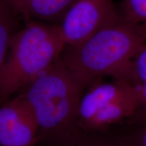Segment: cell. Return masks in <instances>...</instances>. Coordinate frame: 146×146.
<instances>
[{"mask_svg":"<svg viewBox=\"0 0 146 146\" xmlns=\"http://www.w3.org/2000/svg\"><path fill=\"white\" fill-rule=\"evenodd\" d=\"M137 104V91L130 82L98 79L87 87L80 100L75 128L98 131L127 123Z\"/></svg>","mask_w":146,"mask_h":146,"instance_id":"4","label":"cell"},{"mask_svg":"<svg viewBox=\"0 0 146 146\" xmlns=\"http://www.w3.org/2000/svg\"><path fill=\"white\" fill-rule=\"evenodd\" d=\"M129 82L137 91L138 104L133 116L126 124L139 125L146 121V42L133 60Z\"/></svg>","mask_w":146,"mask_h":146,"instance_id":"9","label":"cell"},{"mask_svg":"<svg viewBox=\"0 0 146 146\" xmlns=\"http://www.w3.org/2000/svg\"><path fill=\"white\" fill-rule=\"evenodd\" d=\"M117 8L120 16L127 21L146 24V0H123Z\"/></svg>","mask_w":146,"mask_h":146,"instance_id":"11","label":"cell"},{"mask_svg":"<svg viewBox=\"0 0 146 146\" xmlns=\"http://www.w3.org/2000/svg\"><path fill=\"white\" fill-rule=\"evenodd\" d=\"M146 42V24L117 16L88 39L66 47L61 60L83 86L100 78L129 81L131 64Z\"/></svg>","mask_w":146,"mask_h":146,"instance_id":"1","label":"cell"},{"mask_svg":"<svg viewBox=\"0 0 146 146\" xmlns=\"http://www.w3.org/2000/svg\"><path fill=\"white\" fill-rule=\"evenodd\" d=\"M25 20L12 0H0V68L8 56L12 38Z\"/></svg>","mask_w":146,"mask_h":146,"instance_id":"10","label":"cell"},{"mask_svg":"<svg viewBox=\"0 0 146 146\" xmlns=\"http://www.w3.org/2000/svg\"><path fill=\"white\" fill-rule=\"evenodd\" d=\"M118 14L113 0H75L58 25L66 47L82 43Z\"/></svg>","mask_w":146,"mask_h":146,"instance_id":"5","label":"cell"},{"mask_svg":"<svg viewBox=\"0 0 146 146\" xmlns=\"http://www.w3.org/2000/svg\"><path fill=\"white\" fill-rule=\"evenodd\" d=\"M38 140L37 122L22 95L0 105V146H36Z\"/></svg>","mask_w":146,"mask_h":146,"instance_id":"6","label":"cell"},{"mask_svg":"<svg viewBox=\"0 0 146 146\" xmlns=\"http://www.w3.org/2000/svg\"><path fill=\"white\" fill-rule=\"evenodd\" d=\"M25 22L35 20L59 25L75 0H12Z\"/></svg>","mask_w":146,"mask_h":146,"instance_id":"8","label":"cell"},{"mask_svg":"<svg viewBox=\"0 0 146 146\" xmlns=\"http://www.w3.org/2000/svg\"><path fill=\"white\" fill-rule=\"evenodd\" d=\"M129 127L131 146H146V121Z\"/></svg>","mask_w":146,"mask_h":146,"instance_id":"12","label":"cell"},{"mask_svg":"<svg viewBox=\"0 0 146 146\" xmlns=\"http://www.w3.org/2000/svg\"><path fill=\"white\" fill-rule=\"evenodd\" d=\"M85 89L60 58L19 93L35 116L38 143L75 129L78 104Z\"/></svg>","mask_w":146,"mask_h":146,"instance_id":"3","label":"cell"},{"mask_svg":"<svg viewBox=\"0 0 146 146\" xmlns=\"http://www.w3.org/2000/svg\"><path fill=\"white\" fill-rule=\"evenodd\" d=\"M65 48L58 25L25 21L12 38L0 68V105L57 62Z\"/></svg>","mask_w":146,"mask_h":146,"instance_id":"2","label":"cell"},{"mask_svg":"<svg viewBox=\"0 0 146 146\" xmlns=\"http://www.w3.org/2000/svg\"><path fill=\"white\" fill-rule=\"evenodd\" d=\"M36 146H131V143L129 127L124 123L98 131H83L75 128Z\"/></svg>","mask_w":146,"mask_h":146,"instance_id":"7","label":"cell"}]
</instances>
